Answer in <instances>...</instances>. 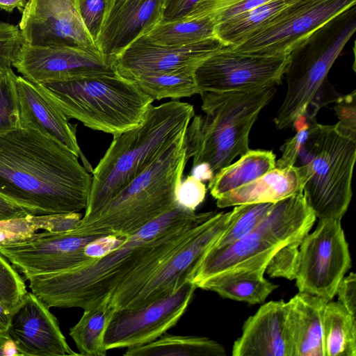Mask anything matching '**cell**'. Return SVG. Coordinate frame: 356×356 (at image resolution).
<instances>
[{"instance_id": "5bb4252c", "label": "cell", "mask_w": 356, "mask_h": 356, "mask_svg": "<svg viewBox=\"0 0 356 356\" xmlns=\"http://www.w3.org/2000/svg\"><path fill=\"white\" fill-rule=\"evenodd\" d=\"M101 235L84 234L74 229L64 232L34 233L23 240L0 243V254L24 277L68 270L95 260L86 249Z\"/></svg>"}, {"instance_id": "f6af8a7d", "label": "cell", "mask_w": 356, "mask_h": 356, "mask_svg": "<svg viewBox=\"0 0 356 356\" xmlns=\"http://www.w3.org/2000/svg\"><path fill=\"white\" fill-rule=\"evenodd\" d=\"M336 295L338 301L353 316L356 312V275L350 273L344 276L337 287Z\"/></svg>"}, {"instance_id": "f907efd6", "label": "cell", "mask_w": 356, "mask_h": 356, "mask_svg": "<svg viewBox=\"0 0 356 356\" xmlns=\"http://www.w3.org/2000/svg\"><path fill=\"white\" fill-rule=\"evenodd\" d=\"M20 356L19 350L15 343L10 338L6 341L3 346V356Z\"/></svg>"}, {"instance_id": "f35d334b", "label": "cell", "mask_w": 356, "mask_h": 356, "mask_svg": "<svg viewBox=\"0 0 356 356\" xmlns=\"http://www.w3.org/2000/svg\"><path fill=\"white\" fill-rule=\"evenodd\" d=\"M108 1V0H74L77 13L95 43L102 26Z\"/></svg>"}, {"instance_id": "e0dca14e", "label": "cell", "mask_w": 356, "mask_h": 356, "mask_svg": "<svg viewBox=\"0 0 356 356\" xmlns=\"http://www.w3.org/2000/svg\"><path fill=\"white\" fill-rule=\"evenodd\" d=\"M25 43L33 47L63 46L99 51L74 1L31 0L19 24Z\"/></svg>"}, {"instance_id": "d590c367", "label": "cell", "mask_w": 356, "mask_h": 356, "mask_svg": "<svg viewBox=\"0 0 356 356\" xmlns=\"http://www.w3.org/2000/svg\"><path fill=\"white\" fill-rule=\"evenodd\" d=\"M16 77L10 68L0 79V133L20 127Z\"/></svg>"}, {"instance_id": "44dd1931", "label": "cell", "mask_w": 356, "mask_h": 356, "mask_svg": "<svg viewBox=\"0 0 356 356\" xmlns=\"http://www.w3.org/2000/svg\"><path fill=\"white\" fill-rule=\"evenodd\" d=\"M21 127H31L53 138L81 157L86 170L92 168L82 153L76 138V125L69 122L59 105L39 84L22 76L15 79Z\"/></svg>"}, {"instance_id": "5b68a950", "label": "cell", "mask_w": 356, "mask_h": 356, "mask_svg": "<svg viewBox=\"0 0 356 356\" xmlns=\"http://www.w3.org/2000/svg\"><path fill=\"white\" fill-rule=\"evenodd\" d=\"M184 135L108 202L95 217L81 220L74 230L84 234L128 237L177 206L175 191L188 161Z\"/></svg>"}, {"instance_id": "30bf717a", "label": "cell", "mask_w": 356, "mask_h": 356, "mask_svg": "<svg viewBox=\"0 0 356 356\" xmlns=\"http://www.w3.org/2000/svg\"><path fill=\"white\" fill-rule=\"evenodd\" d=\"M354 4L356 0H295L232 47L254 54L289 55L321 25Z\"/></svg>"}, {"instance_id": "74e56055", "label": "cell", "mask_w": 356, "mask_h": 356, "mask_svg": "<svg viewBox=\"0 0 356 356\" xmlns=\"http://www.w3.org/2000/svg\"><path fill=\"white\" fill-rule=\"evenodd\" d=\"M25 43L19 26L0 22V72L11 68Z\"/></svg>"}, {"instance_id": "f5cc1de1", "label": "cell", "mask_w": 356, "mask_h": 356, "mask_svg": "<svg viewBox=\"0 0 356 356\" xmlns=\"http://www.w3.org/2000/svg\"><path fill=\"white\" fill-rule=\"evenodd\" d=\"M3 74H4V73H1V72H0V79L2 77V76H3Z\"/></svg>"}, {"instance_id": "4316f807", "label": "cell", "mask_w": 356, "mask_h": 356, "mask_svg": "<svg viewBox=\"0 0 356 356\" xmlns=\"http://www.w3.org/2000/svg\"><path fill=\"white\" fill-rule=\"evenodd\" d=\"M79 321L70 330L69 334L79 355L105 356L104 337L115 310L111 296H106L97 305L83 309Z\"/></svg>"}, {"instance_id": "83f0119b", "label": "cell", "mask_w": 356, "mask_h": 356, "mask_svg": "<svg viewBox=\"0 0 356 356\" xmlns=\"http://www.w3.org/2000/svg\"><path fill=\"white\" fill-rule=\"evenodd\" d=\"M125 356H225V348L207 337L164 333L155 341L128 348Z\"/></svg>"}, {"instance_id": "836d02e7", "label": "cell", "mask_w": 356, "mask_h": 356, "mask_svg": "<svg viewBox=\"0 0 356 356\" xmlns=\"http://www.w3.org/2000/svg\"><path fill=\"white\" fill-rule=\"evenodd\" d=\"M273 0H200L186 15L209 17L216 25Z\"/></svg>"}, {"instance_id": "ffe728a7", "label": "cell", "mask_w": 356, "mask_h": 356, "mask_svg": "<svg viewBox=\"0 0 356 356\" xmlns=\"http://www.w3.org/2000/svg\"><path fill=\"white\" fill-rule=\"evenodd\" d=\"M163 0H108L95 44L109 62L161 22Z\"/></svg>"}, {"instance_id": "4dcf8cb0", "label": "cell", "mask_w": 356, "mask_h": 356, "mask_svg": "<svg viewBox=\"0 0 356 356\" xmlns=\"http://www.w3.org/2000/svg\"><path fill=\"white\" fill-rule=\"evenodd\" d=\"M215 27L209 17L186 16L177 21L159 23L146 35L156 44L186 46L216 36Z\"/></svg>"}, {"instance_id": "e575fe53", "label": "cell", "mask_w": 356, "mask_h": 356, "mask_svg": "<svg viewBox=\"0 0 356 356\" xmlns=\"http://www.w3.org/2000/svg\"><path fill=\"white\" fill-rule=\"evenodd\" d=\"M24 280L0 254V303L11 314L27 293Z\"/></svg>"}, {"instance_id": "ba28073f", "label": "cell", "mask_w": 356, "mask_h": 356, "mask_svg": "<svg viewBox=\"0 0 356 356\" xmlns=\"http://www.w3.org/2000/svg\"><path fill=\"white\" fill-rule=\"evenodd\" d=\"M356 31V4L332 17L289 54L284 74L287 90L274 123L278 130L293 127L306 115L327 74Z\"/></svg>"}, {"instance_id": "52a82bcc", "label": "cell", "mask_w": 356, "mask_h": 356, "mask_svg": "<svg viewBox=\"0 0 356 356\" xmlns=\"http://www.w3.org/2000/svg\"><path fill=\"white\" fill-rule=\"evenodd\" d=\"M39 85L69 119L113 136L138 126L154 102L118 72Z\"/></svg>"}, {"instance_id": "1f68e13d", "label": "cell", "mask_w": 356, "mask_h": 356, "mask_svg": "<svg viewBox=\"0 0 356 356\" xmlns=\"http://www.w3.org/2000/svg\"><path fill=\"white\" fill-rule=\"evenodd\" d=\"M295 0H273L216 25L215 34L228 46H235L265 21Z\"/></svg>"}, {"instance_id": "7dc6e473", "label": "cell", "mask_w": 356, "mask_h": 356, "mask_svg": "<svg viewBox=\"0 0 356 356\" xmlns=\"http://www.w3.org/2000/svg\"><path fill=\"white\" fill-rule=\"evenodd\" d=\"M191 175L202 181H209L213 177V171L209 164L206 163H199L193 166Z\"/></svg>"}, {"instance_id": "f1b7e54d", "label": "cell", "mask_w": 356, "mask_h": 356, "mask_svg": "<svg viewBox=\"0 0 356 356\" xmlns=\"http://www.w3.org/2000/svg\"><path fill=\"white\" fill-rule=\"evenodd\" d=\"M324 356H356V319L339 302L329 300L323 317Z\"/></svg>"}, {"instance_id": "ee69618b", "label": "cell", "mask_w": 356, "mask_h": 356, "mask_svg": "<svg viewBox=\"0 0 356 356\" xmlns=\"http://www.w3.org/2000/svg\"><path fill=\"white\" fill-rule=\"evenodd\" d=\"M200 0H163L160 23L179 20L186 17Z\"/></svg>"}, {"instance_id": "2e32d148", "label": "cell", "mask_w": 356, "mask_h": 356, "mask_svg": "<svg viewBox=\"0 0 356 356\" xmlns=\"http://www.w3.org/2000/svg\"><path fill=\"white\" fill-rule=\"evenodd\" d=\"M13 66L22 76L37 84L118 73L115 63L108 61L99 51L63 46L33 47L26 43Z\"/></svg>"}, {"instance_id": "d6986e66", "label": "cell", "mask_w": 356, "mask_h": 356, "mask_svg": "<svg viewBox=\"0 0 356 356\" xmlns=\"http://www.w3.org/2000/svg\"><path fill=\"white\" fill-rule=\"evenodd\" d=\"M7 334L20 356L79 355L67 344L56 317L32 292L10 314Z\"/></svg>"}, {"instance_id": "7a4b0ae2", "label": "cell", "mask_w": 356, "mask_h": 356, "mask_svg": "<svg viewBox=\"0 0 356 356\" xmlns=\"http://www.w3.org/2000/svg\"><path fill=\"white\" fill-rule=\"evenodd\" d=\"M79 156L31 127L0 133V194L30 215L85 209L92 175Z\"/></svg>"}, {"instance_id": "9c48e42d", "label": "cell", "mask_w": 356, "mask_h": 356, "mask_svg": "<svg viewBox=\"0 0 356 356\" xmlns=\"http://www.w3.org/2000/svg\"><path fill=\"white\" fill-rule=\"evenodd\" d=\"M355 154V139L343 135L334 125L311 120L300 153L307 172L302 193L318 220H341L347 211L353 196Z\"/></svg>"}, {"instance_id": "d6a6232c", "label": "cell", "mask_w": 356, "mask_h": 356, "mask_svg": "<svg viewBox=\"0 0 356 356\" xmlns=\"http://www.w3.org/2000/svg\"><path fill=\"white\" fill-rule=\"evenodd\" d=\"M273 204L259 202L234 206L227 228L211 248L225 247L247 236L259 225Z\"/></svg>"}, {"instance_id": "d4e9b609", "label": "cell", "mask_w": 356, "mask_h": 356, "mask_svg": "<svg viewBox=\"0 0 356 356\" xmlns=\"http://www.w3.org/2000/svg\"><path fill=\"white\" fill-rule=\"evenodd\" d=\"M276 160L270 150L249 149L234 163L222 168L209 181L208 188L215 199L248 184L273 170Z\"/></svg>"}, {"instance_id": "ac0fdd59", "label": "cell", "mask_w": 356, "mask_h": 356, "mask_svg": "<svg viewBox=\"0 0 356 356\" xmlns=\"http://www.w3.org/2000/svg\"><path fill=\"white\" fill-rule=\"evenodd\" d=\"M225 47L216 36L186 46H168L156 44L144 35L118 56L115 66L121 76L133 79L145 74L197 67Z\"/></svg>"}, {"instance_id": "8992f818", "label": "cell", "mask_w": 356, "mask_h": 356, "mask_svg": "<svg viewBox=\"0 0 356 356\" xmlns=\"http://www.w3.org/2000/svg\"><path fill=\"white\" fill-rule=\"evenodd\" d=\"M316 219L302 193L274 202L259 225L247 236L225 247L210 248L188 281L197 288L201 282L220 274L264 273L273 255L284 245L300 243Z\"/></svg>"}, {"instance_id": "7402d4cb", "label": "cell", "mask_w": 356, "mask_h": 356, "mask_svg": "<svg viewBox=\"0 0 356 356\" xmlns=\"http://www.w3.org/2000/svg\"><path fill=\"white\" fill-rule=\"evenodd\" d=\"M288 303L270 301L261 305L243 323L234 341L233 356H291L286 318Z\"/></svg>"}, {"instance_id": "60d3db41", "label": "cell", "mask_w": 356, "mask_h": 356, "mask_svg": "<svg viewBox=\"0 0 356 356\" xmlns=\"http://www.w3.org/2000/svg\"><path fill=\"white\" fill-rule=\"evenodd\" d=\"M355 90L346 95H340L334 106L339 119L334 124L343 135L356 140V103Z\"/></svg>"}, {"instance_id": "3957f363", "label": "cell", "mask_w": 356, "mask_h": 356, "mask_svg": "<svg viewBox=\"0 0 356 356\" xmlns=\"http://www.w3.org/2000/svg\"><path fill=\"white\" fill-rule=\"evenodd\" d=\"M194 115L193 105L170 100L159 106L152 105L138 126L114 136L92 170L81 220L95 217L108 202L184 136Z\"/></svg>"}, {"instance_id": "8d00e7d4", "label": "cell", "mask_w": 356, "mask_h": 356, "mask_svg": "<svg viewBox=\"0 0 356 356\" xmlns=\"http://www.w3.org/2000/svg\"><path fill=\"white\" fill-rule=\"evenodd\" d=\"M300 244L291 243L280 248L268 261L265 273L270 277L295 280L298 266Z\"/></svg>"}, {"instance_id": "6da1fadb", "label": "cell", "mask_w": 356, "mask_h": 356, "mask_svg": "<svg viewBox=\"0 0 356 356\" xmlns=\"http://www.w3.org/2000/svg\"><path fill=\"white\" fill-rule=\"evenodd\" d=\"M215 214L195 213L177 205L106 255L68 270L33 275L28 279L29 287L49 308L95 306L145 264L175 251Z\"/></svg>"}, {"instance_id": "f546056e", "label": "cell", "mask_w": 356, "mask_h": 356, "mask_svg": "<svg viewBox=\"0 0 356 356\" xmlns=\"http://www.w3.org/2000/svg\"><path fill=\"white\" fill-rule=\"evenodd\" d=\"M196 67L145 74L131 80L154 101L166 98L176 100L199 94L194 76Z\"/></svg>"}, {"instance_id": "b9f144b4", "label": "cell", "mask_w": 356, "mask_h": 356, "mask_svg": "<svg viewBox=\"0 0 356 356\" xmlns=\"http://www.w3.org/2000/svg\"><path fill=\"white\" fill-rule=\"evenodd\" d=\"M206 193L207 188L203 181L190 175L178 185L175 191V202L181 207L195 211L204 200Z\"/></svg>"}, {"instance_id": "603a6c76", "label": "cell", "mask_w": 356, "mask_h": 356, "mask_svg": "<svg viewBox=\"0 0 356 356\" xmlns=\"http://www.w3.org/2000/svg\"><path fill=\"white\" fill-rule=\"evenodd\" d=\"M328 301L298 292L287 302L286 326L291 356H324L323 317Z\"/></svg>"}, {"instance_id": "cb8c5ba5", "label": "cell", "mask_w": 356, "mask_h": 356, "mask_svg": "<svg viewBox=\"0 0 356 356\" xmlns=\"http://www.w3.org/2000/svg\"><path fill=\"white\" fill-rule=\"evenodd\" d=\"M307 179L305 165L285 168H275L263 176L216 199L218 208L243 204L276 202L291 195L302 193Z\"/></svg>"}, {"instance_id": "8fae6325", "label": "cell", "mask_w": 356, "mask_h": 356, "mask_svg": "<svg viewBox=\"0 0 356 356\" xmlns=\"http://www.w3.org/2000/svg\"><path fill=\"white\" fill-rule=\"evenodd\" d=\"M351 267L348 243L341 220H319L299 245L296 285L304 292L331 300Z\"/></svg>"}, {"instance_id": "db71d44e", "label": "cell", "mask_w": 356, "mask_h": 356, "mask_svg": "<svg viewBox=\"0 0 356 356\" xmlns=\"http://www.w3.org/2000/svg\"><path fill=\"white\" fill-rule=\"evenodd\" d=\"M70 1H74V0H70Z\"/></svg>"}, {"instance_id": "7bdbcfd3", "label": "cell", "mask_w": 356, "mask_h": 356, "mask_svg": "<svg viewBox=\"0 0 356 356\" xmlns=\"http://www.w3.org/2000/svg\"><path fill=\"white\" fill-rule=\"evenodd\" d=\"M30 220L38 229L51 232H64L76 228L83 218L79 212L49 215H29Z\"/></svg>"}, {"instance_id": "277c9868", "label": "cell", "mask_w": 356, "mask_h": 356, "mask_svg": "<svg viewBox=\"0 0 356 356\" xmlns=\"http://www.w3.org/2000/svg\"><path fill=\"white\" fill-rule=\"evenodd\" d=\"M275 86L223 92L202 91L201 108L184 135L193 166L209 164L214 175L249 149V134L259 113L273 99Z\"/></svg>"}, {"instance_id": "ab89813d", "label": "cell", "mask_w": 356, "mask_h": 356, "mask_svg": "<svg viewBox=\"0 0 356 356\" xmlns=\"http://www.w3.org/2000/svg\"><path fill=\"white\" fill-rule=\"evenodd\" d=\"M293 127L296 129L297 132L282 146V156L275 164V167L277 168H285L295 165L309 136L310 122L307 121L306 115L300 117L296 121Z\"/></svg>"}, {"instance_id": "bcb514c9", "label": "cell", "mask_w": 356, "mask_h": 356, "mask_svg": "<svg viewBox=\"0 0 356 356\" xmlns=\"http://www.w3.org/2000/svg\"><path fill=\"white\" fill-rule=\"evenodd\" d=\"M30 215L23 208L0 194V221Z\"/></svg>"}, {"instance_id": "c3c4849f", "label": "cell", "mask_w": 356, "mask_h": 356, "mask_svg": "<svg viewBox=\"0 0 356 356\" xmlns=\"http://www.w3.org/2000/svg\"><path fill=\"white\" fill-rule=\"evenodd\" d=\"M31 0H0V9L11 13L17 8L22 13Z\"/></svg>"}, {"instance_id": "816d5d0a", "label": "cell", "mask_w": 356, "mask_h": 356, "mask_svg": "<svg viewBox=\"0 0 356 356\" xmlns=\"http://www.w3.org/2000/svg\"><path fill=\"white\" fill-rule=\"evenodd\" d=\"M8 339L7 332H0V356H3V346Z\"/></svg>"}, {"instance_id": "9a60e30c", "label": "cell", "mask_w": 356, "mask_h": 356, "mask_svg": "<svg viewBox=\"0 0 356 356\" xmlns=\"http://www.w3.org/2000/svg\"><path fill=\"white\" fill-rule=\"evenodd\" d=\"M230 216L231 211L216 213L200 225L124 309L141 307L171 294L187 282L204 254L227 228Z\"/></svg>"}, {"instance_id": "7c38bea8", "label": "cell", "mask_w": 356, "mask_h": 356, "mask_svg": "<svg viewBox=\"0 0 356 356\" xmlns=\"http://www.w3.org/2000/svg\"><path fill=\"white\" fill-rule=\"evenodd\" d=\"M289 61V55L254 54L228 46L203 60L194 76L200 92L252 90L279 84Z\"/></svg>"}, {"instance_id": "681fc988", "label": "cell", "mask_w": 356, "mask_h": 356, "mask_svg": "<svg viewBox=\"0 0 356 356\" xmlns=\"http://www.w3.org/2000/svg\"><path fill=\"white\" fill-rule=\"evenodd\" d=\"M10 314L0 303V332H7L10 324Z\"/></svg>"}, {"instance_id": "4fadbf2b", "label": "cell", "mask_w": 356, "mask_h": 356, "mask_svg": "<svg viewBox=\"0 0 356 356\" xmlns=\"http://www.w3.org/2000/svg\"><path fill=\"white\" fill-rule=\"evenodd\" d=\"M196 289L187 281L174 293L145 305L115 309L105 333L106 350L140 346L157 339L177 323Z\"/></svg>"}, {"instance_id": "484cf974", "label": "cell", "mask_w": 356, "mask_h": 356, "mask_svg": "<svg viewBox=\"0 0 356 356\" xmlns=\"http://www.w3.org/2000/svg\"><path fill=\"white\" fill-rule=\"evenodd\" d=\"M260 272L224 273L212 277L197 285V288L213 291L224 298L261 304L278 286L265 279Z\"/></svg>"}]
</instances>
